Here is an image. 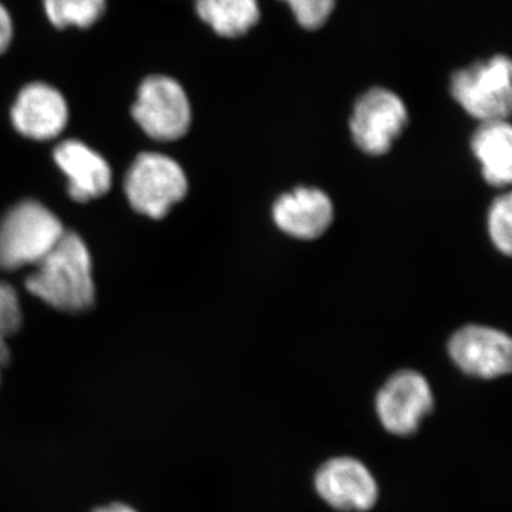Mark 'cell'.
Instances as JSON below:
<instances>
[{"instance_id":"cell-5","label":"cell","mask_w":512,"mask_h":512,"mask_svg":"<svg viewBox=\"0 0 512 512\" xmlns=\"http://www.w3.org/2000/svg\"><path fill=\"white\" fill-rule=\"evenodd\" d=\"M131 114L141 130L158 141L178 140L191 124L187 93L167 76H151L141 83Z\"/></svg>"},{"instance_id":"cell-13","label":"cell","mask_w":512,"mask_h":512,"mask_svg":"<svg viewBox=\"0 0 512 512\" xmlns=\"http://www.w3.org/2000/svg\"><path fill=\"white\" fill-rule=\"evenodd\" d=\"M471 150L488 184L498 188L511 184L512 130L507 120L481 123L471 138Z\"/></svg>"},{"instance_id":"cell-15","label":"cell","mask_w":512,"mask_h":512,"mask_svg":"<svg viewBox=\"0 0 512 512\" xmlns=\"http://www.w3.org/2000/svg\"><path fill=\"white\" fill-rule=\"evenodd\" d=\"M106 0H45L47 18L56 28L86 29L101 18Z\"/></svg>"},{"instance_id":"cell-7","label":"cell","mask_w":512,"mask_h":512,"mask_svg":"<svg viewBox=\"0 0 512 512\" xmlns=\"http://www.w3.org/2000/svg\"><path fill=\"white\" fill-rule=\"evenodd\" d=\"M434 409L429 380L414 370H400L376 396V413L384 430L394 436H412Z\"/></svg>"},{"instance_id":"cell-16","label":"cell","mask_w":512,"mask_h":512,"mask_svg":"<svg viewBox=\"0 0 512 512\" xmlns=\"http://www.w3.org/2000/svg\"><path fill=\"white\" fill-rule=\"evenodd\" d=\"M22 325V311L18 293L12 286L0 282V363L8 365L10 352L8 339L15 335Z\"/></svg>"},{"instance_id":"cell-18","label":"cell","mask_w":512,"mask_h":512,"mask_svg":"<svg viewBox=\"0 0 512 512\" xmlns=\"http://www.w3.org/2000/svg\"><path fill=\"white\" fill-rule=\"evenodd\" d=\"M291 8L299 25L315 30L328 22L336 0H282Z\"/></svg>"},{"instance_id":"cell-3","label":"cell","mask_w":512,"mask_h":512,"mask_svg":"<svg viewBox=\"0 0 512 512\" xmlns=\"http://www.w3.org/2000/svg\"><path fill=\"white\" fill-rule=\"evenodd\" d=\"M511 62L495 56L460 70L451 79L454 100L481 123L507 120L512 106Z\"/></svg>"},{"instance_id":"cell-6","label":"cell","mask_w":512,"mask_h":512,"mask_svg":"<svg viewBox=\"0 0 512 512\" xmlns=\"http://www.w3.org/2000/svg\"><path fill=\"white\" fill-rule=\"evenodd\" d=\"M407 124L409 111L404 101L392 90L382 87L362 94L350 117L353 141L369 156L389 153Z\"/></svg>"},{"instance_id":"cell-12","label":"cell","mask_w":512,"mask_h":512,"mask_svg":"<svg viewBox=\"0 0 512 512\" xmlns=\"http://www.w3.org/2000/svg\"><path fill=\"white\" fill-rule=\"evenodd\" d=\"M55 161L69 180V194L74 201L94 200L110 190V165L86 144L64 141L55 150Z\"/></svg>"},{"instance_id":"cell-1","label":"cell","mask_w":512,"mask_h":512,"mask_svg":"<svg viewBox=\"0 0 512 512\" xmlns=\"http://www.w3.org/2000/svg\"><path fill=\"white\" fill-rule=\"evenodd\" d=\"M36 298L63 312H83L94 302L92 258L83 239L66 232L26 279Z\"/></svg>"},{"instance_id":"cell-4","label":"cell","mask_w":512,"mask_h":512,"mask_svg":"<svg viewBox=\"0 0 512 512\" xmlns=\"http://www.w3.org/2000/svg\"><path fill=\"white\" fill-rule=\"evenodd\" d=\"M124 188L134 210L160 220L183 200L188 181L183 168L173 158L146 153L131 165Z\"/></svg>"},{"instance_id":"cell-11","label":"cell","mask_w":512,"mask_h":512,"mask_svg":"<svg viewBox=\"0 0 512 512\" xmlns=\"http://www.w3.org/2000/svg\"><path fill=\"white\" fill-rule=\"evenodd\" d=\"M69 120L66 100L59 90L46 83H32L19 93L13 104V126L33 140H52Z\"/></svg>"},{"instance_id":"cell-9","label":"cell","mask_w":512,"mask_h":512,"mask_svg":"<svg viewBox=\"0 0 512 512\" xmlns=\"http://www.w3.org/2000/svg\"><path fill=\"white\" fill-rule=\"evenodd\" d=\"M448 353L461 372L477 379H497L512 369L510 336L488 326L458 329L448 342Z\"/></svg>"},{"instance_id":"cell-8","label":"cell","mask_w":512,"mask_h":512,"mask_svg":"<svg viewBox=\"0 0 512 512\" xmlns=\"http://www.w3.org/2000/svg\"><path fill=\"white\" fill-rule=\"evenodd\" d=\"M315 490L330 507L342 512L372 510L379 500V485L372 471L357 458H330L315 474Z\"/></svg>"},{"instance_id":"cell-20","label":"cell","mask_w":512,"mask_h":512,"mask_svg":"<svg viewBox=\"0 0 512 512\" xmlns=\"http://www.w3.org/2000/svg\"><path fill=\"white\" fill-rule=\"evenodd\" d=\"M93 512H138V511L134 510V508L130 507V505L123 504V503H114V504L106 505V507L97 508V510H94Z\"/></svg>"},{"instance_id":"cell-21","label":"cell","mask_w":512,"mask_h":512,"mask_svg":"<svg viewBox=\"0 0 512 512\" xmlns=\"http://www.w3.org/2000/svg\"><path fill=\"white\" fill-rule=\"evenodd\" d=\"M3 367H5V366H3L2 363H0V379H2V369H3Z\"/></svg>"},{"instance_id":"cell-14","label":"cell","mask_w":512,"mask_h":512,"mask_svg":"<svg viewBox=\"0 0 512 512\" xmlns=\"http://www.w3.org/2000/svg\"><path fill=\"white\" fill-rule=\"evenodd\" d=\"M195 10L202 22L224 37L245 35L261 18L258 0H195Z\"/></svg>"},{"instance_id":"cell-17","label":"cell","mask_w":512,"mask_h":512,"mask_svg":"<svg viewBox=\"0 0 512 512\" xmlns=\"http://www.w3.org/2000/svg\"><path fill=\"white\" fill-rule=\"evenodd\" d=\"M488 234L501 254L512 251V198L510 192L500 195L488 211Z\"/></svg>"},{"instance_id":"cell-19","label":"cell","mask_w":512,"mask_h":512,"mask_svg":"<svg viewBox=\"0 0 512 512\" xmlns=\"http://www.w3.org/2000/svg\"><path fill=\"white\" fill-rule=\"evenodd\" d=\"M13 37V22L8 9L0 3V55L8 49Z\"/></svg>"},{"instance_id":"cell-10","label":"cell","mask_w":512,"mask_h":512,"mask_svg":"<svg viewBox=\"0 0 512 512\" xmlns=\"http://www.w3.org/2000/svg\"><path fill=\"white\" fill-rule=\"evenodd\" d=\"M332 200L319 188L298 187L285 192L272 207L276 227L284 234L303 241L322 237L332 225Z\"/></svg>"},{"instance_id":"cell-2","label":"cell","mask_w":512,"mask_h":512,"mask_svg":"<svg viewBox=\"0 0 512 512\" xmlns=\"http://www.w3.org/2000/svg\"><path fill=\"white\" fill-rule=\"evenodd\" d=\"M66 234L62 222L36 201H23L0 221V268L37 265Z\"/></svg>"}]
</instances>
